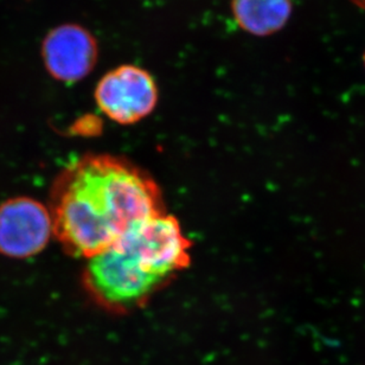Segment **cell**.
I'll return each instance as SVG.
<instances>
[{"label": "cell", "instance_id": "1", "mask_svg": "<svg viewBox=\"0 0 365 365\" xmlns=\"http://www.w3.org/2000/svg\"><path fill=\"white\" fill-rule=\"evenodd\" d=\"M53 235L73 257L87 260L112 246L139 222L165 214L162 191L126 159L82 157L51 190Z\"/></svg>", "mask_w": 365, "mask_h": 365}, {"label": "cell", "instance_id": "2", "mask_svg": "<svg viewBox=\"0 0 365 365\" xmlns=\"http://www.w3.org/2000/svg\"><path fill=\"white\" fill-rule=\"evenodd\" d=\"M191 242L170 215L130 227L88 259L83 284L98 305L114 313L139 309L190 264Z\"/></svg>", "mask_w": 365, "mask_h": 365}, {"label": "cell", "instance_id": "3", "mask_svg": "<svg viewBox=\"0 0 365 365\" xmlns=\"http://www.w3.org/2000/svg\"><path fill=\"white\" fill-rule=\"evenodd\" d=\"M98 109L119 125H134L148 118L158 103L159 89L150 71L121 64L106 73L95 87Z\"/></svg>", "mask_w": 365, "mask_h": 365}, {"label": "cell", "instance_id": "4", "mask_svg": "<svg viewBox=\"0 0 365 365\" xmlns=\"http://www.w3.org/2000/svg\"><path fill=\"white\" fill-rule=\"evenodd\" d=\"M53 235L51 211L30 197H14L0 204V254L28 259L41 253Z\"/></svg>", "mask_w": 365, "mask_h": 365}, {"label": "cell", "instance_id": "5", "mask_svg": "<svg viewBox=\"0 0 365 365\" xmlns=\"http://www.w3.org/2000/svg\"><path fill=\"white\" fill-rule=\"evenodd\" d=\"M42 58L51 78L76 83L87 78L98 63V39L76 23L58 25L43 39Z\"/></svg>", "mask_w": 365, "mask_h": 365}, {"label": "cell", "instance_id": "6", "mask_svg": "<svg viewBox=\"0 0 365 365\" xmlns=\"http://www.w3.org/2000/svg\"><path fill=\"white\" fill-rule=\"evenodd\" d=\"M230 6L237 26L255 37L281 31L293 12L292 0H232Z\"/></svg>", "mask_w": 365, "mask_h": 365}, {"label": "cell", "instance_id": "7", "mask_svg": "<svg viewBox=\"0 0 365 365\" xmlns=\"http://www.w3.org/2000/svg\"><path fill=\"white\" fill-rule=\"evenodd\" d=\"M356 3L359 4L361 6L365 7V0H355Z\"/></svg>", "mask_w": 365, "mask_h": 365}, {"label": "cell", "instance_id": "8", "mask_svg": "<svg viewBox=\"0 0 365 365\" xmlns=\"http://www.w3.org/2000/svg\"><path fill=\"white\" fill-rule=\"evenodd\" d=\"M364 66H365V53H364Z\"/></svg>", "mask_w": 365, "mask_h": 365}]
</instances>
